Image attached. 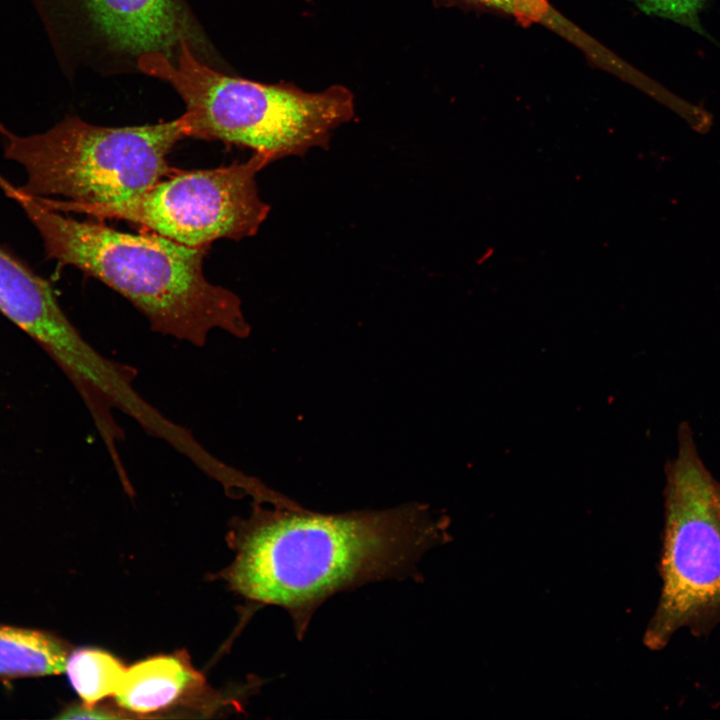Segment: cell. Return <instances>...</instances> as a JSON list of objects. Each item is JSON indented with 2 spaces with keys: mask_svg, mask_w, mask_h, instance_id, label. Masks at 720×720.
Instances as JSON below:
<instances>
[{
  "mask_svg": "<svg viewBox=\"0 0 720 720\" xmlns=\"http://www.w3.org/2000/svg\"><path fill=\"white\" fill-rule=\"evenodd\" d=\"M449 538L447 518L420 503L332 514L257 503L228 579L249 600L284 608L301 639L330 597L376 581L420 577L424 555Z\"/></svg>",
  "mask_w": 720,
  "mask_h": 720,
  "instance_id": "1",
  "label": "cell"
},
{
  "mask_svg": "<svg viewBox=\"0 0 720 720\" xmlns=\"http://www.w3.org/2000/svg\"><path fill=\"white\" fill-rule=\"evenodd\" d=\"M501 10L524 24L545 19L548 5L545 0H471Z\"/></svg>",
  "mask_w": 720,
  "mask_h": 720,
  "instance_id": "13",
  "label": "cell"
},
{
  "mask_svg": "<svg viewBox=\"0 0 720 720\" xmlns=\"http://www.w3.org/2000/svg\"><path fill=\"white\" fill-rule=\"evenodd\" d=\"M0 188L24 210L46 255L95 277L126 298L153 331L201 347L222 330L250 332L240 298L209 282L203 261L209 247H191L158 234H131L66 216L0 175Z\"/></svg>",
  "mask_w": 720,
  "mask_h": 720,
  "instance_id": "2",
  "label": "cell"
},
{
  "mask_svg": "<svg viewBox=\"0 0 720 720\" xmlns=\"http://www.w3.org/2000/svg\"><path fill=\"white\" fill-rule=\"evenodd\" d=\"M139 72L178 93L190 137L250 148L271 162L327 149L334 130L355 114L345 87L306 92L230 76L199 59L187 43L175 59L143 57Z\"/></svg>",
  "mask_w": 720,
  "mask_h": 720,
  "instance_id": "3",
  "label": "cell"
},
{
  "mask_svg": "<svg viewBox=\"0 0 720 720\" xmlns=\"http://www.w3.org/2000/svg\"><path fill=\"white\" fill-rule=\"evenodd\" d=\"M661 593L643 642L663 649L683 628L695 636L720 623V482L681 422L677 453L665 468Z\"/></svg>",
  "mask_w": 720,
  "mask_h": 720,
  "instance_id": "5",
  "label": "cell"
},
{
  "mask_svg": "<svg viewBox=\"0 0 720 720\" xmlns=\"http://www.w3.org/2000/svg\"><path fill=\"white\" fill-rule=\"evenodd\" d=\"M64 73L139 72L149 55L175 59L187 43L203 62L223 68L186 0H30Z\"/></svg>",
  "mask_w": 720,
  "mask_h": 720,
  "instance_id": "6",
  "label": "cell"
},
{
  "mask_svg": "<svg viewBox=\"0 0 720 720\" xmlns=\"http://www.w3.org/2000/svg\"><path fill=\"white\" fill-rule=\"evenodd\" d=\"M0 312L42 344L61 366L87 342L62 310L50 283L0 246Z\"/></svg>",
  "mask_w": 720,
  "mask_h": 720,
  "instance_id": "8",
  "label": "cell"
},
{
  "mask_svg": "<svg viewBox=\"0 0 720 720\" xmlns=\"http://www.w3.org/2000/svg\"><path fill=\"white\" fill-rule=\"evenodd\" d=\"M59 719H111L118 718L117 715L111 713V711L101 709L95 705L89 706L86 704L72 705L61 712Z\"/></svg>",
  "mask_w": 720,
  "mask_h": 720,
  "instance_id": "14",
  "label": "cell"
},
{
  "mask_svg": "<svg viewBox=\"0 0 720 720\" xmlns=\"http://www.w3.org/2000/svg\"><path fill=\"white\" fill-rule=\"evenodd\" d=\"M187 137L184 114L124 127L66 116L45 132L26 136L0 123L4 156L20 164L27 176L18 188L37 199L62 197L73 205L123 201L147 190L176 171L167 157Z\"/></svg>",
  "mask_w": 720,
  "mask_h": 720,
  "instance_id": "4",
  "label": "cell"
},
{
  "mask_svg": "<svg viewBox=\"0 0 720 720\" xmlns=\"http://www.w3.org/2000/svg\"><path fill=\"white\" fill-rule=\"evenodd\" d=\"M199 680L184 656H156L126 668L114 696L122 708L146 714L174 704Z\"/></svg>",
  "mask_w": 720,
  "mask_h": 720,
  "instance_id": "9",
  "label": "cell"
},
{
  "mask_svg": "<svg viewBox=\"0 0 720 720\" xmlns=\"http://www.w3.org/2000/svg\"><path fill=\"white\" fill-rule=\"evenodd\" d=\"M270 163L266 155L254 152L248 160L228 166L176 170L123 201L46 204L58 211L129 221L187 246L209 247L219 239L241 240L258 232L270 206L259 195L256 176Z\"/></svg>",
  "mask_w": 720,
  "mask_h": 720,
  "instance_id": "7",
  "label": "cell"
},
{
  "mask_svg": "<svg viewBox=\"0 0 720 720\" xmlns=\"http://www.w3.org/2000/svg\"><path fill=\"white\" fill-rule=\"evenodd\" d=\"M648 14L672 20L704 34L699 15L707 0H635Z\"/></svg>",
  "mask_w": 720,
  "mask_h": 720,
  "instance_id": "12",
  "label": "cell"
},
{
  "mask_svg": "<svg viewBox=\"0 0 720 720\" xmlns=\"http://www.w3.org/2000/svg\"><path fill=\"white\" fill-rule=\"evenodd\" d=\"M126 667L111 654L92 648L75 650L68 656L65 672L83 704L93 706L101 699L115 695Z\"/></svg>",
  "mask_w": 720,
  "mask_h": 720,
  "instance_id": "11",
  "label": "cell"
},
{
  "mask_svg": "<svg viewBox=\"0 0 720 720\" xmlns=\"http://www.w3.org/2000/svg\"><path fill=\"white\" fill-rule=\"evenodd\" d=\"M67 658L64 645L50 634L0 626V678L60 674Z\"/></svg>",
  "mask_w": 720,
  "mask_h": 720,
  "instance_id": "10",
  "label": "cell"
}]
</instances>
